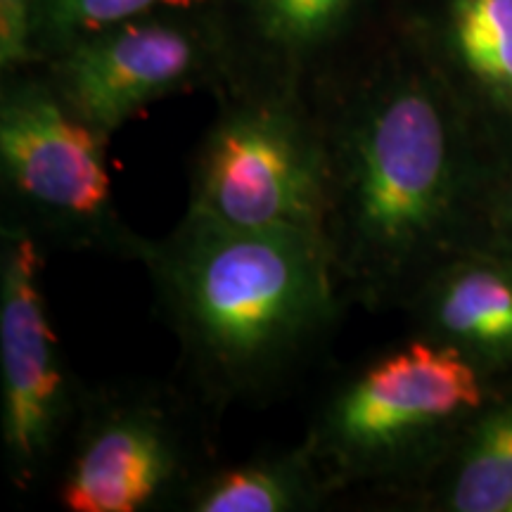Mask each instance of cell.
<instances>
[{
  "instance_id": "6da1fadb",
  "label": "cell",
  "mask_w": 512,
  "mask_h": 512,
  "mask_svg": "<svg viewBox=\"0 0 512 512\" xmlns=\"http://www.w3.org/2000/svg\"><path fill=\"white\" fill-rule=\"evenodd\" d=\"M323 226L337 283L366 311L411 299L451 249L463 192L458 121L392 57L335 64L309 93Z\"/></svg>"
},
{
  "instance_id": "7a4b0ae2",
  "label": "cell",
  "mask_w": 512,
  "mask_h": 512,
  "mask_svg": "<svg viewBox=\"0 0 512 512\" xmlns=\"http://www.w3.org/2000/svg\"><path fill=\"white\" fill-rule=\"evenodd\" d=\"M178 344L176 377L216 418L283 399L347 309L323 240L245 230L185 211L140 259Z\"/></svg>"
},
{
  "instance_id": "3957f363",
  "label": "cell",
  "mask_w": 512,
  "mask_h": 512,
  "mask_svg": "<svg viewBox=\"0 0 512 512\" xmlns=\"http://www.w3.org/2000/svg\"><path fill=\"white\" fill-rule=\"evenodd\" d=\"M486 403V384L458 349L430 337L370 354L320 399L302 444L332 496L387 491L418 463L441 427Z\"/></svg>"
},
{
  "instance_id": "277c9868",
  "label": "cell",
  "mask_w": 512,
  "mask_h": 512,
  "mask_svg": "<svg viewBox=\"0 0 512 512\" xmlns=\"http://www.w3.org/2000/svg\"><path fill=\"white\" fill-rule=\"evenodd\" d=\"M219 420L178 377L86 387L55 467L57 503L67 512L183 510L221 463Z\"/></svg>"
},
{
  "instance_id": "5b68a950",
  "label": "cell",
  "mask_w": 512,
  "mask_h": 512,
  "mask_svg": "<svg viewBox=\"0 0 512 512\" xmlns=\"http://www.w3.org/2000/svg\"><path fill=\"white\" fill-rule=\"evenodd\" d=\"M10 74L0 95V223L24 228L46 249L143 259L150 238L114 202L112 138L76 117L46 74Z\"/></svg>"
},
{
  "instance_id": "8992f818",
  "label": "cell",
  "mask_w": 512,
  "mask_h": 512,
  "mask_svg": "<svg viewBox=\"0 0 512 512\" xmlns=\"http://www.w3.org/2000/svg\"><path fill=\"white\" fill-rule=\"evenodd\" d=\"M221 95L190 157L185 211L230 228L320 238L323 159L309 100L242 86Z\"/></svg>"
},
{
  "instance_id": "52a82bcc",
  "label": "cell",
  "mask_w": 512,
  "mask_h": 512,
  "mask_svg": "<svg viewBox=\"0 0 512 512\" xmlns=\"http://www.w3.org/2000/svg\"><path fill=\"white\" fill-rule=\"evenodd\" d=\"M46 256L34 235L0 223V434L8 479L22 494L57 467L88 387L53 328Z\"/></svg>"
},
{
  "instance_id": "ba28073f",
  "label": "cell",
  "mask_w": 512,
  "mask_h": 512,
  "mask_svg": "<svg viewBox=\"0 0 512 512\" xmlns=\"http://www.w3.org/2000/svg\"><path fill=\"white\" fill-rule=\"evenodd\" d=\"M76 117L112 138L152 102L230 81L214 8L162 10L114 24L41 62Z\"/></svg>"
},
{
  "instance_id": "9c48e42d",
  "label": "cell",
  "mask_w": 512,
  "mask_h": 512,
  "mask_svg": "<svg viewBox=\"0 0 512 512\" xmlns=\"http://www.w3.org/2000/svg\"><path fill=\"white\" fill-rule=\"evenodd\" d=\"M363 0H230L219 10L226 36V88H271L309 98L330 57L354 34Z\"/></svg>"
},
{
  "instance_id": "30bf717a",
  "label": "cell",
  "mask_w": 512,
  "mask_h": 512,
  "mask_svg": "<svg viewBox=\"0 0 512 512\" xmlns=\"http://www.w3.org/2000/svg\"><path fill=\"white\" fill-rule=\"evenodd\" d=\"M467 256L477 259L444 261L413 292L432 330L425 337L472 363H505L512 358V268L489 254Z\"/></svg>"
},
{
  "instance_id": "8fae6325",
  "label": "cell",
  "mask_w": 512,
  "mask_h": 512,
  "mask_svg": "<svg viewBox=\"0 0 512 512\" xmlns=\"http://www.w3.org/2000/svg\"><path fill=\"white\" fill-rule=\"evenodd\" d=\"M335 501L299 441L238 463H216L190 491L183 512H311Z\"/></svg>"
},
{
  "instance_id": "7c38bea8",
  "label": "cell",
  "mask_w": 512,
  "mask_h": 512,
  "mask_svg": "<svg viewBox=\"0 0 512 512\" xmlns=\"http://www.w3.org/2000/svg\"><path fill=\"white\" fill-rule=\"evenodd\" d=\"M484 406L460 444L441 501L456 512L512 510V403Z\"/></svg>"
},
{
  "instance_id": "4fadbf2b",
  "label": "cell",
  "mask_w": 512,
  "mask_h": 512,
  "mask_svg": "<svg viewBox=\"0 0 512 512\" xmlns=\"http://www.w3.org/2000/svg\"><path fill=\"white\" fill-rule=\"evenodd\" d=\"M444 41L479 91L512 102V0H451Z\"/></svg>"
},
{
  "instance_id": "5bb4252c",
  "label": "cell",
  "mask_w": 512,
  "mask_h": 512,
  "mask_svg": "<svg viewBox=\"0 0 512 512\" xmlns=\"http://www.w3.org/2000/svg\"><path fill=\"white\" fill-rule=\"evenodd\" d=\"M216 0H34L29 64L48 62L81 38L162 10L214 8Z\"/></svg>"
},
{
  "instance_id": "9a60e30c",
  "label": "cell",
  "mask_w": 512,
  "mask_h": 512,
  "mask_svg": "<svg viewBox=\"0 0 512 512\" xmlns=\"http://www.w3.org/2000/svg\"><path fill=\"white\" fill-rule=\"evenodd\" d=\"M34 0H0V62L5 72L29 64V34Z\"/></svg>"
},
{
  "instance_id": "2e32d148",
  "label": "cell",
  "mask_w": 512,
  "mask_h": 512,
  "mask_svg": "<svg viewBox=\"0 0 512 512\" xmlns=\"http://www.w3.org/2000/svg\"><path fill=\"white\" fill-rule=\"evenodd\" d=\"M496 181L498 188L494 195V219L491 223H494L498 235L508 233L512 240V166L508 171H501Z\"/></svg>"
},
{
  "instance_id": "e0dca14e",
  "label": "cell",
  "mask_w": 512,
  "mask_h": 512,
  "mask_svg": "<svg viewBox=\"0 0 512 512\" xmlns=\"http://www.w3.org/2000/svg\"><path fill=\"white\" fill-rule=\"evenodd\" d=\"M510 512H512V510H510Z\"/></svg>"
}]
</instances>
